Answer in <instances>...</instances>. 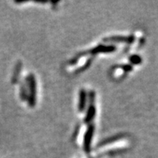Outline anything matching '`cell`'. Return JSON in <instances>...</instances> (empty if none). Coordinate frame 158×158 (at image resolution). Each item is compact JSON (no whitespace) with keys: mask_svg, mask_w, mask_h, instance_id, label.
<instances>
[{"mask_svg":"<svg viewBox=\"0 0 158 158\" xmlns=\"http://www.w3.org/2000/svg\"><path fill=\"white\" fill-rule=\"evenodd\" d=\"M115 50H116V47L114 46V45H100L95 47V48L90 49V50L89 51H84V52H81L80 54L76 56V57H74V58L70 61V64H73L74 62L76 63L79 57L84 56L86 54H98V53H110V52H113V51H114Z\"/></svg>","mask_w":158,"mask_h":158,"instance_id":"cell-1","label":"cell"},{"mask_svg":"<svg viewBox=\"0 0 158 158\" xmlns=\"http://www.w3.org/2000/svg\"><path fill=\"white\" fill-rule=\"evenodd\" d=\"M27 88H28V100L29 104L31 107L35 106L36 104V94H37V84L35 76L32 74L29 75L27 78Z\"/></svg>","mask_w":158,"mask_h":158,"instance_id":"cell-2","label":"cell"},{"mask_svg":"<svg viewBox=\"0 0 158 158\" xmlns=\"http://www.w3.org/2000/svg\"><path fill=\"white\" fill-rule=\"evenodd\" d=\"M89 107L88 108L87 114L85 118V122L86 123H89L94 118L96 114L95 106H94V100H95V94L94 92H91L89 94Z\"/></svg>","mask_w":158,"mask_h":158,"instance_id":"cell-3","label":"cell"},{"mask_svg":"<svg viewBox=\"0 0 158 158\" xmlns=\"http://www.w3.org/2000/svg\"><path fill=\"white\" fill-rule=\"evenodd\" d=\"M94 132V127L93 124H90L89 126L86 133H85L84 138V149L86 153H89L90 152L91 149V143H92V140L93 138Z\"/></svg>","mask_w":158,"mask_h":158,"instance_id":"cell-4","label":"cell"},{"mask_svg":"<svg viewBox=\"0 0 158 158\" xmlns=\"http://www.w3.org/2000/svg\"><path fill=\"white\" fill-rule=\"evenodd\" d=\"M135 40L133 36H114L106 37L104 39V41L106 43H131Z\"/></svg>","mask_w":158,"mask_h":158,"instance_id":"cell-5","label":"cell"},{"mask_svg":"<svg viewBox=\"0 0 158 158\" xmlns=\"http://www.w3.org/2000/svg\"><path fill=\"white\" fill-rule=\"evenodd\" d=\"M86 104V92L84 89L80 91L79 94V102H78V110L80 112L84 111Z\"/></svg>","mask_w":158,"mask_h":158,"instance_id":"cell-6","label":"cell"},{"mask_svg":"<svg viewBox=\"0 0 158 158\" xmlns=\"http://www.w3.org/2000/svg\"><path fill=\"white\" fill-rule=\"evenodd\" d=\"M122 137H123V135H116V136H113V137L108 138V139L105 140V141L101 142V143H100V145H104V144H107V143H111V142L115 141H116V140L120 139V138H122Z\"/></svg>","mask_w":158,"mask_h":158,"instance_id":"cell-7","label":"cell"},{"mask_svg":"<svg viewBox=\"0 0 158 158\" xmlns=\"http://www.w3.org/2000/svg\"><path fill=\"white\" fill-rule=\"evenodd\" d=\"M130 61L132 64H138L141 62V58L138 55H133L130 58Z\"/></svg>","mask_w":158,"mask_h":158,"instance_id":"cell-8","label":"cell"},{"mask_svg":"<svg viewBox=\"0 0 158 158\" xmlns=\"http://www.w3.org/2000/svg\"><path fill=\"white\" fill-rule=\"evenodd\" d=\"M122 68L124 69V70H125V71H130L132 70V67L130 66V65H123V66H122Z\"/></svg>","mask_w":158,"mask_h":158,"instance_id":"cell-9","label":"cell"}]
</instances>
